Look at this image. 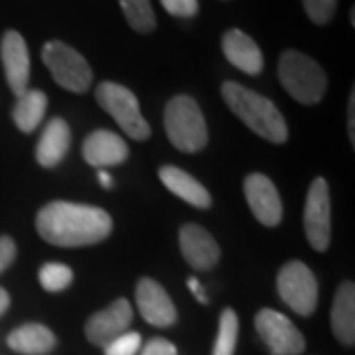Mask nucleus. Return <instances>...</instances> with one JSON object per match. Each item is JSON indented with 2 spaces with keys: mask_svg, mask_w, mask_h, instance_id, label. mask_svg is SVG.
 <instances>
[{
  "mask_svg": "<svg viewBox=\"0 0 355 355\" xmlns=\"http://www.w3.org/2000/svg\"><path fill=\"white\" fill-rule=\"evenodd\" d=\"M36 229L44 241L55 247H87L111 235L113 219L95 205L51 202L38 211Z\"/></svg>",
  "mask_w": 355,
  "mask_h": 355,
  "instance_id": "nucleus-1",
  "label": "nucleus"
},
{
  "mask_svg": "<svg viewBox=\"0 0 355 355\" xmlns=\"http://www.w3.org/2000/svg\"><path fill=\"white\" fill-rule=\"evenodd\" d=\"M221 95L229 109L259 137L275 144L288 140L286 121L270 99L235 81H225L221 85Z\"/></svg>",
  "mask_w": 355,
  "mask_h": 355,
  "instance_id": "nucleus-2",
  "label": "nucleus"
},
{
  "mask_svg": "<svg viewBox=\"0 0 355 355\" xmlns=\"http://www.w3.org/2000/svg\"><path fill=\"white\" fill-rule=\"evenodd\" d=\"M279 79L294 101L316 105L324 99L328 77L324 69L306 53L286 50L279 60Z\"/></svg>",
  "mask_w": 355,
  "mask_h": 355,
  "instance_id": "nucleus-3",
  "label": "nucleus"
},
{
  "mask_svg": "<svg viewBox=\"0 0 355 355\" xmlns=\"http://www.w3.org/2000/svg\"><path fill=\"white\" fill-rule=\"evenodd\" d=\"M164 128L170 142L182 153H200L207 144L202 109L190 95L172 97L164 109Z\"/></svg>",
  "mask_w": 355,
  "mask_h": 355,
  "instance_id": "nucleus-4",
  "label": "nucleus"
},
{
  "mask_svg": "<svg viewBox=\"0 0 355 355\" xmlns=\"http://www.w3.org/2000/svg\"><path fill=\"white\" fill-rule=\"evenodd\" d=\"M95 97L103 111L111 114L130 139L146 140L150 137V125L140 113L139 99L130 89L114 81H103L95 89Z\"/></svg>",
  "mask_w": 355,
  "mask_h": 355,
  "instance_id": "nucleus-5",
  "label": "nucleus"
},
{
  "mask_svg": "<svg viewBox=\"0 0 355 355\" xmlns=\"http://www.w3.org/2000/svg\"><path fill=\"white\" fill-rule=\"evenodd\" d=\"M42 60L48 65L53 81L71 93H85L93 83L87 60L60 40H51L42 48Z\"/></svg>",
  "mask_w": 355,
  "mask_h": 355,
  "instance_id": "nucleus-6",
  "label": "nucleus"
},
{
  "mask_svg": "<svg viewBox=\"0 0 355 355\" xmlns=\"http://www.w3.org/2000/svg\"><path fill=\"white\" fill-rule=\"evenodd\" d=\"M280 298L300 316H310L318 306V282L310 266L291 261L280 268L277 279Z\"/></svg>",
  "mask_w": 355,
  "mask_h": 355,
  "instance_id": "nucleus-7",
  "label": "nucleus"
},
{
  "mask_svg": "<svg viewBox=\"0 0 355 355\" xmlns=\"http://www.w3.org/2000/svg\"><path fill=\"white\" fill-rule=\"evenodd\" d=\"M304 231L314 251H326L331 237V203L330 188L324 178H316L310 184L304 203Z\"/></svg>",
  "mask_w": 355,
  "mask_h": 355,
  "instance_id": "nucleus-8",
  "label": "nucleus"
},
{
  "mask_svg": "<svg viewBox=\"0 0 355 355\" xmlns=\"http://www.w3.org/2000/svg\"><path fill=\"white\" fill-rule=\"evenodd\" d=\"M254 328L272 355H300L304 352L302 331L277 310H261L254 318Z\"/></svg>",
  "mask_w": 355,
  "mask_h": 355,
  "instance_id": "nucleus-9",
  "label": "nucleus"
},
{
  "mask_svg": "<svg viewBox=\"0 0 355 355\" xmlns=\"http://www.w3.org/2000/svg\"><path fill=\"white\" fill-rule=\"evenodd\" d=\"M245 198L249 209L265 227H277L282 219V202L277 186L265 174H249L245 178Z\"/></svg>",
  "mask_w": 355,
  "mask_h": 355,
  "instance_id": "nucleus-10",
  "label": "nucleus"
},
{
  "mask_svg": "<svg viewBox=\"0 0 355 355\" xmlns=\"http://www.w3.org/2000/svg\"><path fill=\"white\" fill-rule=\"evenodd\" d=\"M132 322V306L127 298H119L101 312H95L85 324V336L93 345L105 347L114 338L128 331Z\"/></svg>",
  "mask_w": 355,
  "mask_h": 355,
  "instance_id": "nucleus-11",
  "label": "nucleus"
},
{
  "mask_svg": "<svg viewBox=\"0 0 355 355\" xmlns=\"http://www.w3.org/2000/svg\"><path fill=\"white\" fill-rule=\"evenodd\" d=\"M137 306L140 316L150 326L170 328L176 322L178 312L172 298L168 296L162 284L153 279H140L137 286Z\"/></svg>",
  "mask_w": 355,
  "mask_h": 355,
  "instance_id": "nucleus-12",
  "label": "nucleus"
},
{
  "mask_svg": "<svg viewBox=\"0 0 355 355\" xmlns=\"http://www.w3.org/2000/svg\"><path fill=\"white\" fill-rule=\"evenodd\" d=\"M0 60L4 65V73L8 87L14 95H22L30 81V53L20 32L8 30L0 42Z\"/></svg>",
  "mask_w": 355,
  "mask_h": 355,
  "instance_id": "nucleus-13",
  "label": "nucleus"
},
{
  "mask_svg": "<svg viewBox=\"0 0 355 355\" xmlns=\"http://www.w3.org/2000/svg\"><path fill=\"white\" fill-rule=\"evenodd\" d=\"M180 249L186 259V263L196 270H209L219 261V245L211 237L209 231H205L196 223H186L180 229Z\"/></svg>",
  "mask_w": 355,
  "mask_h": 355,
  "instance_id": "nucleus-14",
  "label": "nucleus"
},
{
  "mask_svg": "<svg viewBox=\"0 0 355 355\" xmlns=\"http://www.w3.org/2000/svg\"><path fill=\"white\" fill-rule=\"evenodd\" d=\"M128 156V146L125 140L111 130H95L83 142V158L89 166L105 170L107 166L123 164Z\"/></svg>",
  "mask_w": 355,
  "mask_h": 355,
  "instance_id": "nucleus-15",
  "label": "nucleus"
},
{
  "mask_svg": "<svg viewBox=\"0 0 355 355\" xmlns=\"http://www.w3.org/2000/svg\"><path fill=\"white\" fill-rule=\"evenodd\" d=\"M221 48L231 65L241 69L247 76H259L263 71V51L251 36L243 30L231 28L221 40Z\"/></svg>",
  "mask_w": 355,
  "mask_h": 355,
  "instance_id": "nucleus-16",
  "label": "nucleus"
},
{
  "mask_svg": "<svg viewBox=\"0 0 355 355\" xmlns=\"http://www.w3.org/2000/svg\"><path fill=\"white\" fill-rule=\"evenodd\" d=\"M331 331L336 340L352 347L355 343V288L354 282H343L336 292L334 306H331Z\"/></svg>",
  "mask_w": 355,
  "mask_h": 355,
  "instance_id": "nucleus-17",
  "label": "nucleus"
},
{
  "mask_svg": "<svg viewBox=\"0 0 355 355\" xmlns=\"http://www.w3.org/2000/svg\"><path fill=\"white\" fill-rule=\"evenodd\" d=\"M158 176L162 180L168 190L174 196L182 198L184 202H188L193 207L207 209L211 205V196L205 190V186L200 184L193 176H190L186 170L178 168V166H162Z\"/></svg>",
  "mask_w": 355,
  "mask_h": 355,
  "instance_id": "nucleus-18",
  "label": "nucleus"
},
{
  "mask_svg": "<svg viewBox=\"0 0 355 355\" xmlns=\"http://www.w3.org/2000/svg\"><path fill=\"white\" fill-rule=\"evenodd\" d=\"M69 142H71L69 125L60 116L51 119L38 140L36 160L40 162V166L53 168V166L60 164L64 160L65 154H67V150H69Z\"/></svg>",
  "mask_w": 355,
  "mask_h": 355,
  "instance_id": "nucleus-19",
  "label": "nucleus"
},
{
  "mask_svg": "<svg viewBox=\"0 0 355 355\" xmlns=\"http://www.w3.org/2000/svg\"><path fill=\"white\" fill-rule=\"evenodd\" d=\"M6 343L10 349L22 355H46L55 347L58 340L48 326L30 322L10 331Z\"/></svg>",
  "mask_w": 355,
  "mask_h": 355,
  "instance_id": "nucleus-20",
  "label": "nucleus"
},
{
  "mask_svg": "<svg viewBox=\"0 0 355 355\" xmlns=\"http://www.w3.org/2000/svg\"><path fill=\"white\" fill-rule=\"evenodd\" d=\"M48 111V97L40 89H26L22 95H18V101L14 105L12 119L16 127L22 132H34L44 121V114Z\"/></svg>",
  "mask_w": 355,
  "mask_h": 355,
  "instance_id": "nucleus-21",
  "label": "nucleus"
},
{
  "mask_svg": "<svg viewBox=\"0 0 355 355\" xmlns=\"http://www.w3.org/2000/svg\"><path fill=\"white\" fill-rule=\"evenodd\" d=\"M237 340H239V316L233 308H225L219 316V330L211 355H233L237 347Z\"/></svg>",
  "mask_w": 355,
  "mask_h": 355,
  "instance_id": "nucleus-22",
  "label": "nucleus"
},
{
  "mask_svg": "<svg viewBox=\"0 0 355 355\" xmlns=\"http://www.w3.org/2000/svg\"><path fill=\"white\" fill-rule=\"evenodd\" d=\"M123 14L127 18L128 26L139 34H150L156 28V16H154L150 0H119Z\"/></svg>",
  "mask_w": 355,
  "mask_h": 355,
  "instance_id": "nucleus-23",
  "label": "nucleus"
},
{
  "mask_svg": "<svg viewBox=\"0 0 355 355\" xmlns=\"http://www.w3.org/2000/svg\"><path fill=\"white\" fill-rule=\"evenodd\" d=\"M38 277L44 291L60 292L73 282V270L64 263H46L40 268Z\"/></svg>",
  "mask_w": 355,
  "mask_h": 355,
  "instance_id": "nucleus-24",
  "label": "nucleus"
},
{
  "mask_svg": "<svg viewBox=\"0 0 355 355\" xmlns=\"http://www.w3.org/2000/svg\"><path fill=\"white\" fill-rule=\"evenodd\" d=\"M140 347H142V338L139 331H125L111 343H107L103 349L105 355H137Z\"/></svg>",
  "mask_w": 355,
  "mask_h": 355,
  "instance_id": "nucleus-25",
  "label": "nucleus"
},
{
  "mask_svg": "<svg viewBox=\"0 0 355 355\" xmlns=\"http://www.w3.org/2000/svg\"><path fill=\"white\" fill-rule=\"evenodd\" d=\"M302 4L314 24H328L336 14L338 0H302Z\"/></svg>",
  "mask_w": 355,
  "mask_h": 355,
  "instance_id": "nucleus-26",
  "label": "nucleus"
},
{
  "mask_svg": "<svg viewBox=\"0 0 355 355\" xmlns=\"http://www.w3.org/2000/svg\"><path fill=\"white\" fill-rule=\"evenodd\" d=\"M164 10L172 16H180V18H191L198 14V0H160Z\"/></svg>",
  "mask_w": 355,
  "mask_h": 355,
  "instance_id": "nucleus-27",
  "label": "nucleus"
},
{
  "mask_svg": "<svg viewBox=\"0 0 355 355\" xmlns=\"http://www.w3.org/2000/svg\"><path fill=\"white\" fill-rule=\"evenodd\" d=\"M139 355H178V347L164 338H153L140 349Z\"/></svg>",
  "mask_w": 355,
  "mask_h": 355,
  "instance_id": "nucleus-28",
  "label": "nucleus"
},
{
  "mask_svg": "<svg viewBox=\"0 0 355 355\" xmlns=\"http://www.w3.org/2000/svg\"><path fill=\"white\" fill-rule=\"evenodd\" d=\"M16 259V243L10 237H0V272H4Z\"/></svg>",
  "mask_w": 355,
  "mask_h": 355,
  "instance_id": "nucleus-29",
  "label": "nucleus"
},
{
  "mask_svg": "<svg viewBox=\"0 0 355 355\" xmlns=\"http://www.w3.org/2000/svg\"><path fill=\"white\" fill-rule=\"evenodd\" d=\"M188 288L193 292V296L198 298L200 304H207V296H205V292L202 291V284H200V280L196 279V277H190V279H188Z\"/></svg>",
  "mask_w": 355,
  "mask_h": 355,
  "instance_id": "nucleus-30",
  "label": "nucleus"
},
{
  "mask_svg": "<svg viewBox=\"0 0 355 355\" xmlns=\"http://www.w3.org/2000/svg\"><path fill=\"white\" fill-rule=\"evenodd\" d=\"M347 109H349V139H352V142L355 140V132H354V119H355V93L352 91V95H349V103H347Z\"/></svg>",
  "mask_w": 355,
  "mask_h": 355,
  "instance_id": "nucleus-31",
  "label": "nucleus"
},
{
  "mask_svg": "<svg viewBox=\"0 0 355 355\" xmlns=\"http://www.w3.org/2000/svg\"><path fill=\"white\" fill-rule=\"evenodd\" d=\"M97 180H99V184H101L103 188H113V178L111 174L107 172V170H99V174H97Z\"/></svg>",
  "mask_w": 355,
  "mask_h": 355,
  "instance_id": "nucleus-32",
  "label": "nucleus"
},
{
  "mask_svg": "<svg viewBox=\"0 0 355 355\" xmlns=\"http://www.w3.org/2000/svg\"><path fill=\"white\" fill-rule=\"evenodd\" d=\"M8 306H10V294L0 286V316L8 310Z\"/></svg>",
  "mask_w": 355,
  "mask_h": 355,
  "instance_id": "nucleus-33",
  "label": "nucleus"
}]
</instances>
